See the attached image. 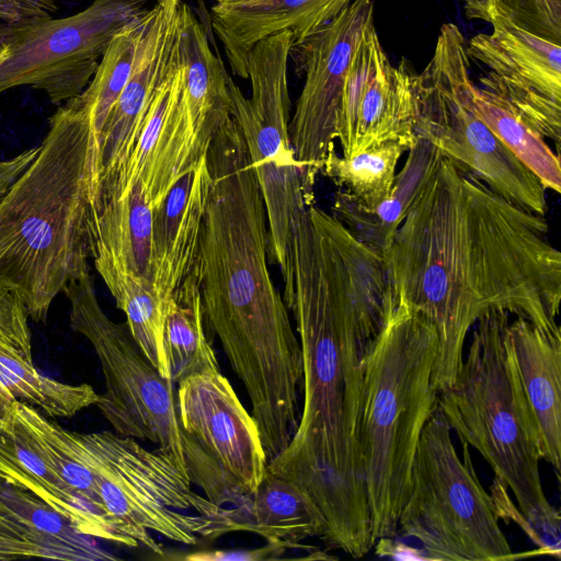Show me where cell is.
Listing matches in <instances>:
<instances>
[{"mask_svg":"<svg viewBox=\"0 0 561 561\" xmlns=\"http://www.w3.org/2000/svg\"><path fill=\"white\" fill-rule=\"evenodd\" d=\"M548 232L545 216L442 158L383 257L398 305L436 330L438 392L454 382L468 332L490 311L561 333V253Z\"/></svg>","mask_w":561,"mask_h":561,"instance_id":"obj_1","label":"cell"},{"mask_svg":"<svg viewBox=\"0 0 561 561\" xmlns=\"http://www.w3.org/2000/svg\"><path fill=\"white\" fill-rule=\"evenodd\" d=\"M209 185L194 268L205 322L242 381L262 437L298 424L302 355L267 265L266 211L245 141L232 116L213 137Z\"/></svg>","mask_w":561,"mask_h":561,"instance_id":"obj_2","label":"cell"},{"mask_svg":"<svg viewBox=\"0 0 561 561\" xmlns=\"http://www.w3.org/2000/svg\"><path fill=\"white\" fill-rule=\"evenodd\" d=\"M295 316L304 405L290 439L337 472L364 480L356 438L362 357L398 307L382 256L314 204L295 238Z\"/></svg>","mask_w":561,"mask_h":561,"instance_id":"obj_3","label":"cell"},{"mask_svg":"<svg viewBox=\"0 0 561 561\" xmlns=\"http://www.w3.org/2000/svg\"><path fill=\"white\" fill-rule=\"evenodd\" d=\"M39 146L0 201V287L45 322L57 295L90 271V126L76 98L50 116Z\"/></svg>","mask_w":561,"mask_h":561,"instance_id":"obj_4","label":"cell"},{"mask_svg":"<svg viewBox=\"0 0 561 561\" xmlns=\"http://www.w3.org/2000/svg\"><path fill=\"white\" fill-rule=\"evenodd\" d=\"M438 347L435 328L398 305L362 357L356 438L374 547L398 535L420 437L438 407L433 383Z\"/></svg>","mask_w":561,"mask_h":561,"instance_id":"obj_5","label":"cell"},{"mask_svg":"<svg viewBox=\"0 0 561 561\" xmlns=\"http://www.w3.org/2000/svg\"><path fill=\"white\" fill-rule=\"evenodd\" d=\"M511 316L493 310L476 322L454 382L438 392V408L459 440L513 492L535 543L559 556L560 515L541 484L538 438L507 341Z\"/></svg>","mask_w":561,"mask_h":561,"instance_id":"obj_6","label":"cell"},{"mask_svg":"<svg viewBox=\"0 0 561 561\" xmlns=\"http://www.w3.org/2000/svg\"><path fill=\"white\" fill-rule=\"evenodd\" d=\"M79 436L102 512L129 548L163 557L149 531L184 545L227 534V507L194 492L190 479L157 449L110 431Z\"/></svg>","mask_w":561,"mask_h":561,"instance_id":"obj_7","label":"cell"},{"mask_svg":"<svg viewBox=\"0 0 561 561\" xmlns=\"http://www.w3.org/2000/svg\"><path fill=\"white\" fill-rule=\"evenodd\" d=\"M293 45V33L287 30L251 49L247 59L250 99L227 75L231 116L241 130L260 185L268 228V259L279 267L287 307L295 288V238L310 206L289 137L287 75Z\"/></svg>","mask_w":561,"mask_h":561,"instance_id":"obj_8","label":"cell"},{"mask_svg":"<svg viewBox=\"0 0 561 561\" xmlns=\"http://www.w3.org/2000/svg\"><path fill=\"white\" fill-rule=\"evenodd\" d=\"M469 70L465 35L455 23L443 24L431 59L414 78L416 135L503 198L545 216L547 188L479 116Z\"/></svg>","mask_w":561,"mask_h":561,"instance_id":"obj_9","label":"cell"},{"mask_svg":"<svg viewBox=\"0 0 561 561\" xmlns=\"http://www.w3.org/2000/svg\"><path fill=\"white\" fill-rule=\"evenodd\" d=\"M450 430L437 407L420 437L398 533L416 539L430 560L515 559L493 497L476 474L468 444L460 440V458Z\"/></svg>","mask_w":561,"mask_h":561,"instance_id":"obj_10","label":"cell"},{"mask_svg":"<svg viewBox=\"0 0 561 561\" xmlns=\"http://www.w3.org/2000/svg\"><path fill=\"white\" fill-rule=\"evenodd\" d=\"M62 293L70 302L71 329L88 340L101 365L105 392L95 405L102 415L116 434L153 444L187 477L174 382L151 365L127 327L104 312L90 271Z\"/></svg>","mask_w":561,"mask_h":561,"instance_id":"obj_11","label":"cell"},{"mask_svg":"<svg viewBox=\"0 0 561 561\" xmlns=\"http://www.w3.org/2000/svg\"><path fill=\"white\" fill-rule=\"evenodd\" d=\"M147 0H93L82 11L55 19L0 23V93L22 85L44 91L53 104L85 89L114 36L138 19Z\"/></svg>","mask_w":561,"mask_h":561,"instance_id":"obj_12","label":"cell"},{"mask_svg":"<svg viewBox=\"0 0 561 561\" xmlns=\"http://www.w3.org/2000/svg\"><path fill=\"white\" fill-rule=\"evenodd\" d=\"M374 23L371 0H352L329 24L294 44L289 58L305 82L289 121V137L308 205L323 161L334 148L336 115L352 55Z\"/></svg>","mask_w":561,"mask_h":561,"instance_id":"obj_13","label":"cell"},{"mask_svg":"<svg viewBox=\"0 0 561 561\" xmlns=\"http://www.w3.org/2000/svg\"><path fill=\"white\" fill-rule=\"evenodd\" d=\"M405 60L393 66L375 24L351 58L336 115L335 137L343 157L398 144L408 151L417 140L414 78Z\"/></svg>","mask_w":561,"mask_h":561,"instance_id":"obj_14","label":"cell"},{"mask_svg":"<svg viewBox=\"0 0 561 561\" xmlns=\"http://www.w3.org/2000/svg\"><path fill=\"white\" fill-rule=\"evenodd\" d=\"M492 31L467 42L470 59L489 68L481 87L506 99L545 139L561 140V44L495 18Z\"/></svg>","mask_w":561,"mask_h":561,"instance_id":"obj_15","label":"cell"},{"mask_svg":"<svg viewBox=\"0 0 561 561\" xmlns=\"http://www.w3.org/2000/svg\"><path fill=\"white\" fill-rule=\"evenodd\" d=\"M183 0L148 8L129 77L103 129L96 205L113 190L135 148L150 102L179 59L178 12Z\"/></svg>","mask_w":561,"mask_h":561,"instance_id":"obj_16","label":"cell"},{"mask_svg":"<svg viewBox=\"0 0 561 561\" xmlns=\"http://www.w3.org/2000/svg\"><path fill=\"white\" fill-rule=\"evenodd\" d=\"M175 394L180 428L194 437L249 492L267 471L257 425L220 369L181 380Z\"/></svg>","mask_w":561,"mask_h":561,"instance_id":"obj_17","label":"cell"},{"mask_svg":"<svg viewBox=\"0 0 561 561\" xmlns=\"http://www.w3.org/2000/svg\"><path fill=\"white\" fill-rule=\"evenodd\" d=\"M28 318L22 298L0 287V413L14 401L61 419L95 405L100 394L92 386L66 383L35 367Z\"/></svg>","mask_w":561,"mask_h":561,"instance_id":"obj_18","label":"cell"},{"mask_svg":"<svg viewBox=\"0 0 561 561\" xmlns=\"http://www.w3.org/2000/svg\"><path fill=\"white\" fill-rule=\"evenodd\" d=\"M267 471L302 488L325 522L323 540L353 558L373 545V522L365 482L348 478L308 450L288 444L267 462Z\"/></svg>","mask_w":561,"mask_h":561,"instance_id":"obj_19","label":"cell"},{"mask_svg":"<svg viewBox=\"0 0 561 561\" xmlns=\"http://www.w3.org/2000/svg\"><path fill=\"white\" fill-rule=\"evenodd\" d=\"M352 0H251L210 7L213 31L224 46L231 71L248 79L247 59L261 41L290 31L294 44L329 24Z\"/></svg>","mask_w":561,"mask_h":561,"instance_id":"obj_20","label":"cell"},{"mask_svg":"<svg viewBox=\"0 0 561 561\" xmlns=\"http://www.w3.org/2000/svg\"><path fill=\"white\" fill-rule=\"evenodd\" d=\"M508 346L530 411L540 459L561 469V333L516 317L507 325Z\"/></svg>","mask_w":561,"mask_h":561,"instance_id":"obj_21","label":"cell"},{"mask_svg":"<svg viewBox=\"0 0 561 561\" xmlns=\"http://www.w3.org/2000/svg\"><path fill=\"white\" fill-rule=\"evenodd\" d=\"M178 49L195 147L203 157L219 127L231 116V98L224 61L211 49L205 25L184 0L178 12Z\"/></svg>","mask_w":561,"mask_h":561,"instance_id":"obj_22","label":"cell"},{"mask_svg":"<svg viewBox=\"0 0 561 561\" xmlns=\"http://www.w3.org/2000/svg\"><path fill=\"white\" fill-rule=\"evenodd\" d=\"M0 482L33 493L82 534L127 547L110 522L75 494L39 457L9 409L0 413Z\"/></svg>","mask_w":561,"mask_h":561,"instance_id":"obj_23","label":"cell"},{"mask_svg":"<svg viewBox=\"0 0 561 561\" xmlns=\"http://www.w3.org/2000/svg\"><path fill=\"white\" fill-rule=\"evenodd\" d=\"M227 531H249L287 549L325 533L324 518L308 493L295 482L266 471L259 486L236 507H227Z\"/></svg>","mask_w":561,"mask_h":561,"instance_id":"obj_24","label":"cell"},{"mask_svg":"<svg viewBox=\"0 0 561 561\" xmlns=\"http://www.w3.org/2000/svg\"><path fill=\"white\" fill-rule=\"evenodd\" d=\"M153 207L139 182L95 214L90 232L91 259L102 279L133 273L150 280Z\"/></svg>","mask_w":561,"mask_h":561,"instance_id":"obj_25","label":"cell"},{"mask_svg":"<svg viewBox=\"0 0 561 561\" xmlns=\"http://www.w3.org/2000/svg\"><path fill=\"white\" fill-rule=\"evenodd\" d=\"M403 168L394 176L389 198L373 209L354 204L343 192L336 191L332 215L367 248L385 257L393 236L414 202L436 171L443 156L426 138L417 136L408 150Z\"/></svg>","mask_w":561,"mask_h":561,"instance_id":"obj_26","label":"cell"},{"mask_svg":"<svg viewBox=\"0 0 561 561\" xmlns=\"http://www.w3.org/2000/svg\"><path fill=\"white\" fill-rule=\"evenodd\" d=\"M0 515L14 526L21 539L41 547L46 559H117L100 548L93 537L82 534L53 506L33 493L4 482H0Z\"/></svg>","mask_w":561,"mask_h":561,"instance_id":"obj_27","label":"cell"},{"mask_svg":"<svg viewBox=\"0 0 561 561\" xmlns=\"http://www.w3.org/2000/svg\"><path fill=\"white\" fill-rule=\"evenodd\" d=\"M147 12L148 8L138 19L114 36L91 81L81 94L76 96L87 114L90 126L91 206L95 204L98 193L103 129L129 77L137 44L145 28Z\"/></svg>","mask_w":561,"mask_h":561,"instance_id":"obj_28","label":"cell"},{"mask_svg":"<svg viewBox=\"0 0 561 561\" xmlns=\"http://www.w3.org/2000/svg\"><path fill=\"white\" fill-rule=\"evenodd\" d=\"M205 324L199 282L193 266L173 293L164 323L163 346L174 383L197 373L220 369Z\"/></svg>","mask_w":561,"mask_h":561,"instance_id":"obj_29","label":"cell"},{"mask_svg":"<svg viewBox=\"0 0 561 561\" xmlns=\"http://www.w3.org/2000/svg\"><path fill=\"white\" fill-rule=\"evenodd\" d=\"M8 409L39 457L75 494L105 517L79 433L65 430L24 402L14 401Z\"/></svg>","mask_w":561,"mask_h":561,"instance_id":"obj_30","label":"cell"},{"mask_svg":"<svg viewBox=\"0 0 561 561\" xmlns=\"http://www.w3.org/2000/svg\"><path fill=\"white\" fill-rule=\"evenodd\" d=\"M476 110L491 131L512 153L535 173L547 190L561 192L560 154L536 131L502 95L476 87Z\"/></svg>","mask_w":561,"mask_h":561,"instance_id":"obj_31","label":"cell"},{"mask_svg":"<svg viewBox=\"0 0 561 561\" xmlns=\"http://www.w3.org/2000/svg\"><path fill=\"white\" fill-rule=\"evenodd\" d=\"M103 282L124 312L135 343L159 374L171 379L163 346L169 307L161 301L151 282L133 273H113Z\"/></svg>","mask_w":561,"mask_h":561,"instance_id":"obj_32","label":"cell"},{"mask_svg":"<svg viewBox=\"0 0 561 561\" xmlns=\"http://www.w3.org/2000/svg\"><path fill=\"white\" fill-rule=\"evenodd\" d=\"M404 151L402 146L389 142L343 157L333 148L323 161L321 173L354 204L369 210L389 198Z\"/></svg>","mask_w":561,"mask_h":561,"instance_id":"obj_33","label":"cell"},{"mask_svg":"<svg viewBox=\"0 0 561 561\" xmlns=\"http://www.w3.org/2000/svg\"><path fill=\"white\" fill-rule=\"evenodd\" d=\"M208 185L205 154L195 167L193 186L176 232L167 251L152 264L150 282L168 307L173 293L194 265Z\"/></svg>","mask_w":561,"mask_h":561,"instance_id":"obj_34","label":"cell"},{"mask_svg":"<svg viewBox=\"0 0 561 561\" xmlns=\"http://www.w3.org/2000/svg\"><path fill=\"white\" fill-rule=\"evenodd\" d=\"M470 20L505 18L538 36L561 44V0H458Z\"/></svg>","mask_w":561,"mask_h":561,"instance_id":"obj_35","label":"cell"},{"mask_svg":"<svg viewBox=\"0 0 561 561\" xmlns=\"http://www.w3.org/2000/svg\"><path fill=\"white\" fill-rule=\"evenodd\" d=\"M187 477L206 497L222 507L241 505L250 494L194 437L181 430Z\"/></svg>","mask_w":561,"mask_h":561,"instance_id":"obj_36","label":"cell"},{"mask_svg":"<svg viewBox=\"0 0 561 561\" xmlns=\"http://www.w3.org/2000/svg\"><path fill=\"white\" fill-rule=\"evenodd\" d=\"M288 549L266 542L265 546L250 550H210L187 553L182 559L191 561H261L280 558Z\"/></svg>","mask_w":561,"mask_h":561,"instance_id":"obj_37","label":"cell"},{"mask_svg":"<svg viewBox=\"0 0 561 561\" xmlns=\"http://www.w3.org/2000/svg\"><path fill=\"white\" fill-rule=\"evenodd\" d=\"M41 146L31 147L9 160L0 161V201L15 180L26 170L39 151Z\"/></svg>","mask_w":561,"mask_h":561,"instance_id":"obj_38","label":"cell"},{"mask_svg":"<svg viewBox=\"0 0 561 561\" xmlns=\"http://www.w3.org/2000/svg\"><path fill=\"white\" fill-rule=\"evenodd\" d=\"M23 558H45V551L21 538L0 533V560H15Z\"/></svg>","mask_w":561,"mask_h":561,"instance_id":"obj_39","label":"cell"},{"mask_svg":"<svg viewBox=\"0 0 561 561\" xmlns=\"http://www.w3.org/2000/svg\"><path fill=\"white\" fill-rule=\"evenodd\" d=\"M23 8L26 18L46 16L57 11L55 0H16Z\"/></svg>","mask_w":561,"mask_h":561,"instance_id":"obj_40","label":"cell"},{"mask_svg":"<svg viewBox=\"0 0 561 561\" xmlns=\"http://www.w3.org/2000/svg\"><path fill=\"white\" fill-rule=\"evenodd\" d=\"M26 18V14L16 0H0V21L13 22Z\"/></svg>","mask_w":561,"mask_h":561,"instance_id":"obj_41","label":"cell"},{"mask_svg":"<svg viewBox=\"0 0 561 561\" xmlns=\"http://www.w3.org/2000/svg\"><path fill=\"white\" fill-rule=\"evenodd\" d=\"M0 533L20 538L14 526L2 515H0Z\"/></svg>","mask_w":561,"mask_h":561,"instance_id":"obj_42","label":"cell"},{"mask_svg":"<svg viewBox=\"0 0 561 561\" xmlns=\"http://www.w3.org/2000/svg\"><path fill=\"white\" fill-rule=\"evenodd\" d=\"M216 2H219V3H237V2H245V1H251V0H215Z\"/></svg>","mask_w":561,"mask_h":561,"instance_id":"obj_43","label":"cell"}]
</instances>
